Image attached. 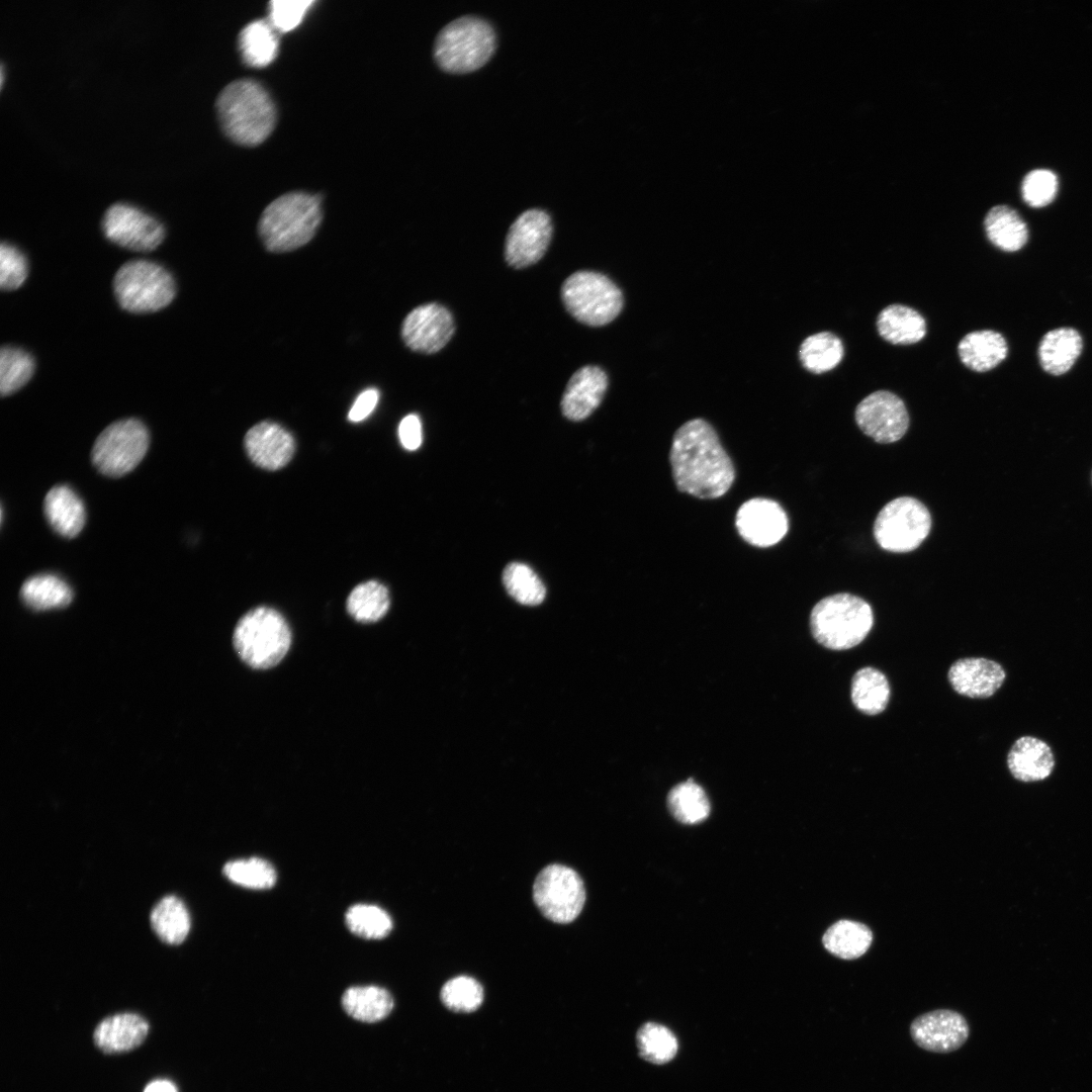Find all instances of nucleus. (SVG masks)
Returning <instances> with one entry per match:
<instances>
[{
    "label": "nucleus",
    "mask_w": 1092,
    "mask_h": 1092,
    "mask_svg": "<svg viewBox=\"0 0 1092 1092\" xmlns=\"http://www.w3.org/2000/svg\"><path fill=\"white\" fill-rule=\"evenodd\" d=\"M961 361L969 369L986 372L995 368L1007 356L1008 346L1004 337L991 330L967 334L958 345Z\"/></svg>",
    "instance_id": "b1692460"
},
{
    "label": "nucleus",
    "mask_w": 1092,
    "mask_h": 1092,
    "mask_svg": "<svg viewBox=\"0 0 1092 1092\" xmlns=\"http://www.w3.org/2000/svg\"><path fill=\"white\" fill-rule=\"evenodd\" d=\"M455 331L451 312L432 302L414 308L403 320L401 336L413 351L433 354L440 351Z\"/></svg>",
    "instance_id": "2eb2a0df"
},
{
    "label": "nucleus",
    "mask_w": 1092,
    "mask_h": 1092,
    "mask_svg": "<svg viewBox=\"0 0 1092 1092\" xmlns=\"http://www.w3.org/2000/svg\"><path fill=\"white\" fill-rule=\"evenodd\" d=\"M102 229L112 243L136 252H150L164 239L163 225L153 216L127 203L110 205L104 213Z\"/></svg>",
    "instance_id": "f8f14e48"
},
{
    "label": "nucleus",
    "mask_w": 1092,
    "mask_h": 1092,
    "mask_svg": "<svg viewBox=\"0 0 1092 1092\" xmlns=\"http://www.w3.org/2000/svg\"><path fill=\"white\" fill-rule=\"evenodd\" d=\"M1058 191V179L1055 173L1045 169L1029 172L1023 179L1021 192L1024 201L1031 207H1042L1051 203Z\"/></svg>",
    "instance_id": "37998d69"
},
{
    "label": "nucleus",
    "mask_w": 1092,
    "mask_h": 1092,
    "mask_svg": "<svg viewBox=\"0 0 1092 1092\" xmlns=\"http://www.w3.org/2000/svg\"><path fill=\"white\" fill-rule=\"evenodd\" d=\"M341 1002L348 1015L368 1023L382 1020L393 1008L390 993L377 986L351 987L344 992Z\"/></svg>",
    "instance_id": "cd10ccee"
},
{
    "label": "nucleus",
    "mask_w": 1092,
    "mask_h": 1092,
    "mask_svg": "<svg viewBox=\"0 0 1092 1092\" xmlns=\"http://www.w3.org/2000/svg\"><path fill=\"white\" fill-rule=\"evenodd\" d=\"M952 689L960 695L985 699L993 696L1003 685V666L984 657H967L954 661L947 673Z\"/></svg>",
    "instance_id": "6ab92c4d"
},
{
    "label": "nucleus",
    "mask_w": 1092,
    "mask_h": 1092,
    "mask_svg": "<svg viewBox=\"0 0 1092 1092\" xmlns=\"http://www.w3.org/2000/svg\"><path fill=\"white\" fill-rule=\"evenodd\" d=\"M244 444L253 463L268 470L284 467L295 451L292 435L282 426L270 421L252 427L245 436Z\"/></svg>",
    "instance_id": "a211bd4d"
},
{
    "label": "nucleus",
    "mask_w": 1092,
    "mask_h": 1092,
    "mask_svg": "<svg viewBox=\"0 0 1092 1092\" xmlns=\"http://www.w3.org/2000/svg\"><path fill=\"white\" fill-rule=\"evenodd\" d=\"M854 416L859 429L881 444L900 440L909 427L904 401L888 390H878L866 396L857 404Z\"/></svg>",
    "instance_id": "ddd939ff"
},
{
    "label": "nucleus",
    "mask_w": 1092,
    "mask_h": 1092,
    "mask_svg": "<svg viewBox=\"0 0 1092 1092\" xmlns=\"http://www.w3.org/2000/svg\"><path fill=\"white\" fill-rule=\"evenodd\" d=\"M313 3L312 0H273L269 3L268 21L277 31L287 32L301 22Z\"/></svg>",
    "instance_id": "a18cd8bd"
},
{
    "label": "nucleus",
    "mask_w": 1092,
    "mask_h": 1092,
    "mask_svg": "<svg viewBox=\"0 0 1092 1092\" xmlns=\"http://www.w3.org/2000/svg\"><path fill=\"white\" fill-rule=\"evenodd\" d=\"M149 447V433L135 419L117 421L97 437L91 452L94 466L110 477L122 476L142 461Z\"/></svg>",
    "instance_id": "9d476101"
},
{
    "label": "nucleus",
    "mask_w": 1092,
    "mask_h": 1092,
    "mask_svg": "<svg viewBox=\"0 0 1092 1092\" xmlns=\"http://www.w3.org/2000/svg\"><path fill=\"white\" fill-rule=\"evenodd\" d=\"M321 199L295 191L273 200L262 212L259 235L265 248L274 253L293 251L308 243L322 221Z\"/></svg>",
    "instance_id": "7ed1b4c3"
},
{
    "label": "nucleus",
    "mask_w": 1092,
    "mask_h": 1092,
    "mask_svg": "<svg viewBox=\"0 0 1092 1092\" xmlns=\"http://www.w3.org/2000/svg\"><path fill=\"white\" fill-rule=\"evenodd\" d=\"M803 366L810 372L823 373L836 367L843 357L841 340L830 332L809 336L799 352Z\"/></svg>",
    "instance_id": "72a5a7b5"
},
{
    "label": "nucleus",
    "mask_w": 1092,
    "mask_h": 1092,
    "mask_svg": "<svg viewBox=\"0 0 1092 1092\" xmlns=\"http://www.w3.org/2000/svg\"><path fill=\"white\" fill-rule=\"evenodd\" d=\"M115 297L130 312H153L167 306L176 293L172 275L161 265L133 260L123 264L113 280Z\"/></svg>",
    "instance_id": "0eeeda50"
},
{
    "label": "nucleus",
    "mask_w": 1092,
    "mask_h": 1092,
    "mask_svg": "<svg viewBox=\"0 0 1092 1092\" xmlns=\"http://www.w3.org/2000/svg\"><path fill=\"white\" fill-rule=\"evenodd\" d=\"M149 1023L136 1013H118L101 1020L93 1032L95 1045L104 1054H120L143 1043Z\"/></svg>",
    "instance_id": "412c9836"
},
{
    "label": "nucleus",
    "mask_w": 1092,
    "mask_h": 1092,
    "mask_svg": "<svg viewBox=\"0 0 1092 1092\" xmlns=\"http://www.w3.org/2000/svg\"><path fill=\"white\" fill-rule=\"evenodd\" d=\"M1083 349L1082 337L1072 328L1048 332L1038 345V359L1044 371L1053 375L1068 372Z\"/></svg>",
    "instance_id": "393cba45"
},
{
    "label": "nucleus",
    "mask_w": 1092,
    "mask_h": 1092,
    "mask_svg": "<svg viewBox=\"0 0 1092 1092\" xmlns=\"http://www.w3.org/2000/svg\"><path fill=\"white\" fill-rule=\"evenodd\" d=\"M390 605L387 587L375 580L358 584L347 599V611L358 622L379 621Z\"/></svg>",
    "instance_id": "f704fd0d"
},
{
    "label": "nucleus",
    "mask_w": 1092,
    "mask_h": 1092,
    "mask_svg": "<svg viewBox=\"0 0 1092 1092\" xmlns=\"http://www.w3.org/2000/svg\"><path fill=\"white\" fill-rule=\"evenodd\" d=\"M608 377L598 366H584L569 379L561 399V411L571 421L589 417L602 402Z\"/></svg>",
    "instance_id": "aec40b11"
},
{
    "label": "nucleus",
    "mask_w": 1092,
    "mask_h": 1092,
    "mask_svg": "<svg viewBox=\"0 0 1092 1092\" xmlns=\"http://www.w3.org/2000/svg\"><path fill=\"white\" fill-rule=\"evenodd\" d=\"M158 937L168 944H179L190 929V917L184 903L175 896L161 899L150 916Z\"/></svg>",
    "instance_id": "473e14b6"
},
{
    "label": "nucleus",
    "mask_w": 1092,
    "mask_h": 1092,
    "mask_svg": "<svg viewBox=\"0 0 1092 1092\" xmlns=\"http://www.w3.org/2000/svg\"><path fill=\"white\" fill-rule=\"evenodd\" d=\"M667 805L672 816L681 823L696 824L710 814V803L705 791L692 780L671 789Z\"/></svg>",
    "instance_id": "c9c22d12"
},
{
    "label": "nucleus",
    "mask_w": 1092,
    "mask_h": 1092,
    "mask_svg": "<svg viewBox=\"0 0 1092 1092\" xmlns=\"http://www.w3.org/2000/svg\"><path fill=\"white\" fill-rule=\"evenodd\" d=\"M735 526L740 537L748 544L766 548L785 537L789 522L786 512L777 502L754 497L740 506Z\"/></svg>",
    "instance_id": "dca6fc26"
},
{
    "label": "nucleus",
    "mask_w": 1092,
    "mask_h": 1092,
    "mask_svg": "<svg viewBox=\"0 0 1092 1092\" xmlns=\"http://www.w3.org/2000/svg\"><path fill=\"white\" fill-rule=\"evenodd\" d=\"M233 641L245 663L255 669H268L277 665L288 652L291 631L278 611L257 607L239 620Z\"/></svg>",
    "instance_id": "39448f33"
},
{
    "label": "nucleus",
    "mask_w": 1092,
    "mask_h": 1092,
    "mask_svg": "<svg viewBox=\"0 0 1092 1092\" xmlns=\"http://www.w3.org/2000/svg\"><path fill=\"white\" fill-rule=\"evenodd\" d=\"M1055 764V755L1051 746L1034 736L1018 738L1007 755L1010 774L1023 783L1046 779L1052 774Z\"/></svg>",
    "instance_id": "4be33fe9"
},
{
    "label": "nucleus",
    "mask_w": 1092,
    "mask_h": 1092,
    "mask_svg": "<svg viewBox=\"0 0 1092 1092\" xmlns=\"http://www.w3.org/2000/svg\"><path fill=\"white\" fill-rule=\"evenodd\" d=\"M222 873L233 883L250 889H269L276 882L273 866L260 857L229 861Z\"/></svg>",
    "instance_id": "a19ab883"
},
{
    "label": "nucleus",
    "mask_w": 1092,
    "mask_h": 1092,
    "mask_svg": "<svg viewBox=\"0 0 1092 1092\" xmlns=\"http://www.w3.org/2000/svg\"><path fill=\"white\" fill-rule=\"evenodd\" d=\"M398 437L401 445L410 451L417 450L423 441L422 423L420 418L411 414L405 416L398 426Z\"/></svg>",
    "instance_id": "49530a36"
},
{
    "label": "nucleus",
    "mask_w": 1092,
    "mask_h": 1092,
    "mask_svg": "<svg viewBox=\"0 0 1092 1092\" xmlns=\"http://www.w3.org/2000/svg\"><path fill=\"white\" fill-rule=\"evenodd\" d=\"M850 695L859 712L870 716L880 714L890 700L888 678L877 668L862 667L852 676Z\"/></svg>",
    "instance_id": "c756f323"
},
{
    "label": "nucleus",
    "mask_w": 1092,
    "mask_h": 1092,
    "mask_svg": "<svg viewBox=\"0 0 1092 1092\" xmlns=\"http://www.w3.org/2000/svg\"><path fill=\"white\" fill-rule=\"evenodd\" d=\"M913 1041L921 1049L946 1054L962 1048L970 1028L965 1017L957 1011L937 1009L916 1017L910 1025Z\"/></svg>",
    "instance_id": "f3484780"
},
{
    "label": "nucleus",
    "mask_w": 1092,
    "mask_h": 1092,
    "mask_svg": "<svg viewBox=\"0 0 1092 1092\" xmlns=\"http://www.w3.org/2000/svg\"><path fill=\"white\" fill-rule=\"evenodd\" d=\"M552 236L550 215L543 209L523 211L512 223L505 244V258L514 268H525L545 254Z\"/></svg>",
    "instance_id": "4468645a"
},
{
    "label": "nucleus",
    "mask_w": 1092,
    "mask_h": 1092,
    "mask_svg": "<svg viewBox=\"0 0 1092 1092\" xmlns=\"http://www.w3.org/2000/svg\"><path fill=\"white\" fill-rule=\"evenodd\" d=\"M533 899L547 919L569 923L578 916L584 905L583 882L575 871L566 866H547L534 882Z\"/></svg>",
    "instance_id": "9b49d317"
},
{
    "label": "nucleus",
    "mask_w": 1092,
    "mask_h": 1092,
    "mask_svg": "<svg viewBox=\"0 0 1092 1092\" xmlns=\"http://www.w3.org/2000/svg\"><path fill=\"white\" fill-rule=\"evenodd\" d=\"M984 226L989 241L1002 251H1018L1028 239L1025 221L1007 205L992 207L985 217Z\"/></svg>",
    "instance_id": "bb28decb"
},
{
    "label": "nucleus",
    "mask_w": 1092,
    "mask_h": 1092,
    "mask_svg": "<svg viewBox=\"0 0 1092 1092\" xmlns=\"http://www.w3.org/2000/svg\"><path fill=\"white\" fill-rule=\"evenodd\" d=\"M669 462L676 488L698 498H718L735 480L731 458L714 428L703 419L690 420L676 430Z\"/></svg>",
    "instance_id": "f257e3e1"
},
{
    "label": "nucleus",
    "mask_w": 1092,
    "mask_h": 1092,
    "mask_svg": "<svg viewBox=\"0 0 1092 1092\" xmlns=\"http://www.w3.org/2000/svg\"><path fill=\"white\" fill-rule=\"evenodd\" d=\"M636 1041L640 1057L655 1065L671 1061L678 1049L677 1039L671 1030L655 1022L641 1025Z\"/></svg>",
    "instance_id": "e433bc0d"
},
{
    "label": "nucleus",
    "mask_w": 1092,
    "mask_h": 1092,
    "mask_svg": "<svg viewBox=\"0 0 1092 1092\" xmlns=\"http://www.w3.org/2000/svg\"><path fill=\"white\" fill-rule=\"evenodd\" d=\"M20 598L32 610L42 611L68 606L73 598L69 584L55 574H37L26 579Z\"/></svg>",
    "instance_id": "2f4dec72"
},
{
    "label": "nucleus",
    "mask_w": 1092,
    "mask_h": 1092,
    "mask_svg": "<svg viewBox=\"0 0 1092 1092\" xmlns=\"http://www.w3.org/2000/svg\"><path fill=\"white\" fill-rule=\"evenodd\" d=\"M216 111L224 133L244 146H257L272 132L276 122L274 103L258 82L240 79L218 94Z\"/></svg>",
    "instance_id": "f03ea898"
},
{
    "label": "nucleus",
    "mask_w": 1092,
    "mask_h": 1092,
    "mask_svg": "<svg viewBox=\"0 0 1092 1092\" xmlns=\"http://www.w3.org/2000/svg\"><path fill=\"white\" fill-rule=\"evenodd\" d=\"M144 1092H178V1089L169 1080L157 1079L149 1083Z\"/></svg>",
    "instance_id": "09e8293b"
},
{
    "label": "nucleus",
    "mask_w": 1092,
    "mask_h": 1092,
    "mask_svg": "<svg viewBox=\"0 0 1092 1092\" xmlns=\"http://www.w3.org/2000/svg\"><path fill=\"white\" fill-rule=\"evenodd\" d=\"M931 517L927 508L912 496H900L885 505L874 524L878 544L891 552L916 549L927 537Z\"/></svg>",
    "instance_id": "1a4fd4ad"
},
{
    "label": "nucleus",
    "mask_w": 1092,
    "mask_h": 1092,
    "mask_svg": "<svg viewBox=\"0 0 1092 1092\" xmlns=\"http://www.w3.org/2000/svg\"><path fill=\"white\" fill-rule=\"evenodd\" d=\"M379 399V392L375 388H368L361 392L353 403L348 414L351 422L358 423L365 420L375 408Z\"/></svg>",
    "instance_id": "de8ad7c7"
},
{
    "label": "nucleus",
    "mask_w": 1092,
    "mask_h": 1092,
    "mask_svg": "<svg viewBox=\"0 0 1092 1092\" xmlns=\"http://www.w3.org/2000/svg\"><path fill=\"white\" fill-rule=\"evenodd\" d=\"M34 371V361L26 351L6 346L0 353V392L3 396L9 395L22 386L31 378Z\"/></svg>",
    "instance_id": "58836bf2"
},
{
    "label": "nucleus",
    "mask_w": 1092,
    "mask_h": 1092,
    "mask_svg": "<svg viewBox=\"0 0 1092 1092\" xmlns=\"http://www.w3.org/2000/svg\"><path fill=\"white\" fill-rule=\"evenodd\" d=\"M440 997L443 1004L451 1010L471 1012L481 1005L483 989L475 979L459 976L444 984Z\"/></svg>",
    "instance_id": "79ce46f5"
},
{
    "label": "nucleus",
    "mask_w": 1092,
    "mask_h": 1092,
    "mask_svg": "<svg viewBox=\"0 0 1092 1092\" xmlns=\"http://www.w3.org/2000/svg\"><path fill=\"white\" fill-rule=\"evenodd\" d=\"M874 625L871 606L847 593L821 599L810 614L814 639L832 650H846L861 643Z\"/></svg>",
    "instance_id": "20e7f679"
},
{
    "label": "nucleus",
    "mask_w": 1092,
    "mask_h": 1092,
    "mask_svg": "<svg viewBox=\"0 0 1092 1092\" xmlns=\"http://www.w3.org/2000/svg\"><path fill=\"white\" fill-rule=\"evenodd\" d=\"M46 518L51 527L60 535L73 538L84 527L86 513L81 498L67 485H57L46 495L43 502Z\"/></svg>",
    "instance_id": "5701e85b"
},
{
    "label": "nucleus",
    "mask_w": 1092,
    "mask_h": 1092,
    "mask_svg": "<svg viewBox=\"0 0 1092 1092\" xmlns=\"http://www.w3.org/2000/svg\"><path fill=\"white\" fill-rule=\"evenodd\" d=\"M561 297L574 318L592 327L611 323L623 307L620 288L606 275L594 271L571 274L562 284Z\"/></svg>",
    "instance_id": "6e6552de"
},
{
    "label": "nucleus",
    "mask_w": 1092,
    "mask_h": 1092,
    "mask_svg": "<svg viewBox=\"0 0 1092 1092\" xmlns=\"http://www.w3.org/2000/svg\"><path fill=\"white\" fill-rule=\"evenodd\" d=\"M495 47L492 25L476 15L459 16L437 34L434 56L447 71L465 72L483 65Z\"/></svg>",
    "instance_id": "423d86ee"
},
{
    "label": "nucleus",
    "mask_w": 1092,
    "mask_h": 1092,
    "mask_svg": "<svg viewBox=\"0 0 1092 1092\" xmlns=\"http://www.w3.org/2000/svg\"><path fill=\"white\" fill-rule=\"evenodd\" d=\"M345 920L351 932L368 939L383 938L392 928L388 913L375 905H353L348 909Z\"/></svg>",
    "instance_id": "ea45409f"
},
{
    "label": "nucleus",
    "mask_w": 1092,
    "mask_h": 1092,
    "mask_svg": "<svg viewBox=\"0 0 1092 1092\" xmlns=\"http://www.w3.org/2000/svg\"><path fill=\"white\" fill-rule=\"evenodd\" d=\"M877 329L884 340L894 345H911L926 335L924 317L903 304L885 307L877 317Z\"/></svg>",
    "instance_id": "a878e982"
},
{
    "label": "nucleus",
    "mask_w": 1092,
    "mask_h": 1092,
    "mask_svg": "<svg viewBox=\"0 0 1092 1092\" xmlns=\"http://www.w3.org/2000/svg\"><path fill=\"white\" fill-rule=\"evenodd\" d=\"M872 941L873 932L869 926L847 919L832 924L822 937L825 948L843 960L861 957L869 949Z\"/></svg>",
    "instance_id": "c85d7f7f"
},
{
    "label": "nucleus",
    "mask_w": 1092,
    "mask_h": 1092,
    "mask_svg": "<svg viewBox=\"0 0 1092 1092\" xmlns=\"http://www.w3.org/2000/svg\"><path fill=\"white\" fill-rule=\"evenodd\" d=\"M268 20L248 23L239 34V50L243 61L251 67H266L277 56L278 38Z\"/></svg>",
    "instance_id": "7c9ffc66"
},
{
    "label": "nucleus",
    "mask_w": 1092,
    "mask_h": 1092,
    "mask_svg": "<svg viewBox=\"0 0 1092 1092\" xmlns=\"http://www.w3.org/2000/svg\"><path fill=\"white\" fill-rule=\"evenodd\" d=\"M503 582L509 595L522 605L537 606L545 599L546 588L542 580L524 563L508 564L503 572Z\"/></svg>",
    "instance_id": "4c0bfd02"
},
{
    "label": "nucleus",
    "mask_w": 1092,
    "mask_h": 1092,
    "mask_svg": "<svg viewBox=\"0 0 1092 1092\" xmlns=\"http://www.w3.org/2000/svg\"><path fill=\"white\" fill-rule=\"evenodd\" d=\"M27 262L24 255L14 246L2 243L0 247V286L3 290H14L25 281Z\"/></svg>",
    "instance_id": "c03bdc74"
}]
</instances>
